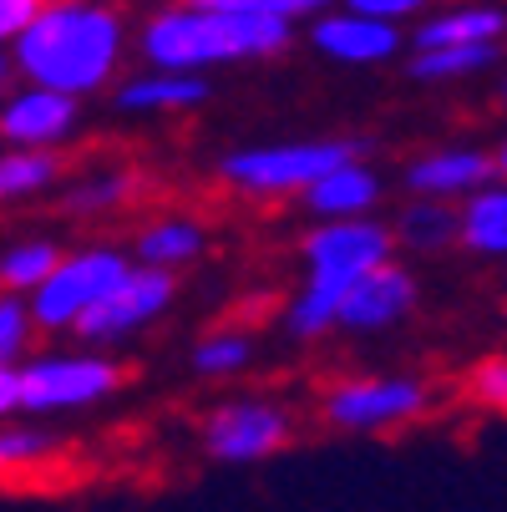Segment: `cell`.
<instances>
[{
  "label": "cell",
  "mask_w": 507,
  "mask_h": 512,
  "mask_svg": "<svg viewBox=\"0 0 507 512\" xmlns=\"http://www.w3.org/2000/svg\"><path fill=\"white\" fill-rule=\"evenodd\" d=\"M132 36L117 0H46V11L6 46L0 77L87 102L117 82Z\"/></svg>",
  "instance_id": "cell-1"
},
{
  "label": "cell",
  "mask_w": 507,
  "mask_h": 512,
  "mask_svg": "<svg viewBox=\"0 0 507 512\" xmlns=\"http://www.w3.org/2000/svg\"><path fill=\"white\" fill-rule=\"evenodd\" d=\"M289 41H295V26L264 11H198L183 0H168L137 21L142 61L153 71H178V77H203L234 61H264L279 56Z\"/></svg>",
  "instance_id": "cell-2"
},
{
  "label": "cell",
  "mask_w": 507,
  "mask_h": 512,
  "mask_svg": "<svg viewBox=\"0 0 507 512\" xmlns=\"http://www.w3.org/2000/svg\"><path fill=\"white\" fill-rule=\"evenodd\" d=\"M396 259V234L386 218H350V224H310L300 239L305 279L284 305V335L289 340H320L340 325V310L350 289Z\"/></svg>",
  "instance_id": "cell-3"
},
{
  "label": "cell",
  "mask_w": 507,
  "mask_h": 512,
  "mask_svg": "<svg viewBox=\"0 0 507 512\" xmlns=\"http://www.w3.org/2000/svg\"><path fill=\"white\" fill-rule=\"evenodd\" d=\"M366 158L360 137H315V142H269V148H234L219 158V183L274 203V198H305L325 173Z\"/></svg>",
  "instance_id": "cell-4"
},
{
  "label": "cell",
  "mask_w": 507,
  "mask_h": 512,
  "mask_svg": "<svg viewBox=\"0 0 507 512\" xmlns=\"http://www.w3.org/2000/svg\"><path fill=\"white\" fill-rule=\"evenodd\" d=\"M127 274H132V249H117V244L66 249L56 274L31 295L36 330H46V335H77L82 320L112 295Z\"/></svg>",
  "instance_id": "cell-5"
},
{
  "label": "cell",
  "mask_w": 507,
  "mask_h": 512,
  "mask_svg": "<svg viewBox=\"0 0 507 512\" xmlns=\"http://www.w3.org/2000/svg\"><path fill=\"white\" fill-rule=\"evenodd\" d=\"M431 411V386L411 371H366L340 376L320 396V421L350 436H381L421 421Z\"/></svg>",
  "instance_id": "cell-6"
},
{
  "label": "cell",
  "mask_w": 507,
  "mask_h": 512,
  "mask_svg": "<svg viewBox=\"0 0 507 512\" xmlns=\"http://www.w3.org/2000/svg\"><path fill=\"white\" fill-rule=\"evenodd\" d=\"M21 371V416H61L92 411L97 401L117 396L122 365L92 345L82 350H41L16 365Z\"/></svg>",
  "instance_id": "cell-7"
},
{
  "label": "cell",
  "mask_w": 507,
  "mask_h": 512,
  "mask_svg": "<svg viewBox=\"0 0 507 512\" xmlns=\"http://www.w3.org/2000/svg\"><path fill=\"white\" fill-rule=\"evenodd\" d=\"M295 442V411L274 396H229L203 416V452L224 467H254Z\"/></svg>",
  "instance_id": "cell-8"
},
{
  "label": "cell",
  "mask_w": 507,
  "mask_h": 512,
  "mask_svg": "<svg viewBox=\"0 0 507 512\" xmlns=\"http://www.w3.org/2000/svg\"><path fill=\"white\" fill-rule=\"evenodd\" d=\"M173 300H178V279H173V274L132 264V274H127V279L112 289V295L82 320L77 340L92 345V350L122 345V340H132L137 330H148L153 320H163V315L173 310Z\"/></svg>",
  "instance_id": "cell-9"
},
{
  "label": "cell",
  "mask_w": 507,
  "mask_h": 512,
  "mask_svg": "<svg viewBox=\"0 0 507 512\" xmlns=\"http://www.w3.org/2000/svg\"><path fill=\"white\" fill-rule=\"evenodd\" d=\"M82 127V102L46 87H16L0 107V137L21 153H56Z\"/></svg>",
  "instance_id": "cell-10"
},
{
  "label": "cell",
  "mask_w": 507,
  "mask_h": 512,
  "mask_svg": "<svg viewBox=\"0 0 507 512\" xmlns=\"http://www.w3.org/2000/svg\"><path fill=\"white\" fill-rule=\"evenodd\" d=\"M411 198H431V203H467L482 188L497 183V158L487 148H431L421 158L406 163L401 173Z\"/></svg>",
  "instance_id": "cell-11"
},
{
  "label": "cell",
  "mask_w": 507,
  "mask_h": 512,
  "mask_svg": "<svg viewBox=\"0 0 507 512\" xmlns=\"http://www.w3.org/2000/svg\"><path fill=\"white\" fill-rule=\"evenodd\" d=\"M310 46L340 66H381L406 46V31L371 21V16H355V11H330L310 26Z\"/></svg>",
  "instance_id": "cell-12"
},
{
  "label": "cell",
  "mask_w": 507,
  "mask_h": 512,
  "mask_svg": "<svg viewBox=\"0 0 507 512\" xmlns=\"http://www.w3.org/2000/svg\"><path fill=\"white\" fill-rule=\"evenodd\" d=\"M411 310H416V274L401 259H391V264H381L376 274H366L350 289V300L340 310V330H355V335L391 330Z\"/></svg>",
  "instance_id": "cell-13"
},
{
  "label": "cell",
  "mask_w": 507,
  "mask_h": 512,
  "mask_svg": "<svg viewBox=\"0 0 507 512\" xmlns=\"http://www.w3.org/2000/svg\"><path fill=\"white\" fill-rule=\"evenodd\" d=\"M381 198H386L381 168L366 163V158H355V163L325 173V178L300 198V208L310 213V224H350V218H376Z\"/></svg>",
  "instance_id": "cell-14"
},
{
  "label": "cell",
  "mask_w": 507,
  "mask_h": 512,
  "mask_svg": "<svg viewBox=\"0 0 507 512\" xmlns=\"http://www.w3.org/2000/svg\"><path fill=\"white\" fill-rule=\"evenodd\" d=\"M507 11L497 0H457V6L426 11L411 31L416 51H452V46H502Z\"/></svg>",
  "instance_id": "cell-15"
},
{
  "label": "cell",
  "mask_w": 507,
  "mask_h": 512,
  "mask_svg": "<svg viewBox=\"0 0 507 512\" xmlns=\"http://www.w3.org/2000/svg\"><path fill=\"white\" fill-rule=\"evenodd\" d=\"M208 249V229L188 213H163V218H148L137 234H132V264L142 269H163V274H178L183 264L203 259Z\"/></svg>",
  "instance_id": "cell-16"
},
{
  "label": "cell",
  "mask_w": 507,
  "mask_h": 512,
  "mask_svg": "<svg viewBox=\"0 0 507 512\" xmlns=\"http://www.w3.org/2000/svg\"><path fill=\"white\" fill-rule=\"evenodd\" d=\"M117 112L127 117H158V112H188L198 102H208V82L203 77H178V71H137L112 87Z\"/></svg>",
  "instance_id": "cell-17"
},
{
  "label": "cell",
  "mask_w": 507,
  "mask_h": 512,
  "mask_svg": "<svg viewBox=\"0 0 507 512\" xmlns=\"http://www.w3.org/2000/svg\"><path fill=\"white\" fill-rule=\"evenodd\" d=\"M391 234H396L401 254H442V249L462 244V208L431 203V198H411L406 208H396Z\"/></svg>",
  "instance_id": "cell-18"
},
{
  "label": "cell",
  "mask_w": 507,
  "mask_h": 512,
  "mask_svg": "<svg viewBox=\"0 0 507 512\" xmlns=\"http://www.w3.org/2000/svg\"><path fill=\"white\" fill-rule=\"evenodd\" d=\"M462 249L477 259H507V183L462 203Z\"/></svg>",
  "instance_id": "cell-19"
},
{
  "label": "cell",
  "mask_w": 507,
  "mask_h": 512,
  "mask_svg": "<svg viewBox=\"0 0 507 512\" xmlns=\"http://www.w3.org/2000/svg\"><path fill=\"white\" fill-rule=\"evenodd\" d=\"M66 259V249L56 239H16L6 244L0 254V284H6V295H36V289L56 274V264Z\"/></svg>",
  "instance_id": "cell-20"
},
{
  "label": "cell",
  "mask_w": 507,
  "mask_h": 512,
  "mask_svg": "<svg viewBox=\"0 0 507 512\" xmlns=\"http://www.w3.org/2000/svg\"><path fill=\"white\" fill-rule=\"evenodd\" d=\"M132 193H137V173L132 168H97V173H82L77 183L61 188V208L71 218H97V213L122 208Z\"/></svg>",
  "instance_id": "cell-21"
},
{
  "label": "cell",
  "mask_w": 507,
  "mask_h": 512,
  "mask_svg": "<svg viewBox=\"0 0 507 512\" xmlns=\"http://www.w3.org/2000/svg\"><path fill=\"white\" fill-rule=\"evenodd\" d=\"M193 371L203 381H234L249 371V360H254V340L234 325H219V330H208L198 345H193Z\"/></svg>",
  "instance_id": "cell-22"
},
{
  "label": "cell",
  "mask_w": 507,
  "mask_h": 512,
  "mask_svg": "<svg viewBox=\"0 0 507 512\" xmlns=\"http://www.w3.org/2000/svg\"><path fill=\"white\" fill-rule=\"evenodd\" d=\"M61 158L56 153H21V148H6L0 158V193L11 203H26V198H41L51 188H61Z\"/></svg>",
  "instance_id": "cell-23"
},
{
  "label": "cell",
  "mask_w": 507,
  "mask_h": 512,
  "mask_svg": "<svg viewBox=\"0 0 507 512\" xmlns=\"http://www.w3.org/2000/svg\"><path fill=\"white\" fill-rule=\"evenodd\" d=\"M502 46H452V51H411V77L416 82H462L477 71L497 66Z\"/></svg>",
  "instance_id": "cell-24"
},
{
  "label": "cell",
  "mask_w": 507,
  "mask_h": 512,
  "mask_svg": "<svg viewBox=\"0 0 507 512\" xmlns=\"http://www.w3.org/2000/svg\"><path fill=\"white\" fill-rule=\"evenodd\" d=\"M51 452H56V436L46 426H21L16 421V426H6V436H0V467H6L11 477L51 462Z\"/></svg>",
  "instance_id": "cell-25"
},
{
  "label": "cell",
  "mask_w": 507,
  "mask_h": 512,
  "mask_svg": "<svg viewBox=\"0 0 507 512\" xmlns=\"http://www.w3.org/2000/svg\"><path fill=\"white\" fill-rule=\"evenodd\" d=\"M462 396L477 411L507 416V355H482L472 371H467V381H462Z\"/></svg>",
  "instance_id": "cell-26"
},
{
  "label": "cell",
  "mask_w": 507,
  "mask_h": 512,
  "mask_svg": "<svg viewBox=\"0 0 507 512\" xmlns=\"http://www.w3.org/2000/svg\"><path fill=\"white\" fill-rule=\"evenodd\" d=\"M31 330H36V315H31V300L26 295H0V365H21L31 360Z\"/></svg>",
  "instance_id": "cell-27"
},
{
  "label": "cell",
  "mask_w": 507,
  "mask_h": 512,
  "mask_svg": "<svg viewBox=\"0 0 507 512\" xmlns=\"http://www.w3.org/2000/svg\"><path fill=\"white\" fill-rule=\"evenodd\" d=\"M340 6V0H249L244 11H264V16H274V21H289V26H300V21H320V16H330Z\"/></svg>",
  "instance_id": "cell-28"
},
{
  "label": "cell",
  "mask_w": 507,
  "mask_h": 512,
  "mask_svg": "<svg viewBox=\"0 0 507 512\" xmlns=\"http://www.w3.org/2000/svg\"><path fill=\"white\" fill-rule=\"evenodd\" d=\"M431 0H340V11H355V16H371V21H386V26H406L411 16H421Z\"/></svg>",
  "instance_id": "cell-29"
},
{
  "label": "cell",
  "mask_w": 507,
  "mask_h": 512,
  "mask_svg": "<svg viewBox=\"0 0 507 512\" xmlns=\"http://www.w3.org/2000/svg\"><path fill=\"white\" fill-rule=\"evenodd\" d=\"M46 11V0H0V36H6V46Z\"/></svg>",
  "instance_id": "cell-30"
},
{
  "label": "cell",
  "mask_w": 507,
  "mask_h": 512,
  "mask_svg": "<svg viewBox=\"0 0 507 512\" xmlns=\"http://www.w3.org/2000/svg\"><path fill=\"white\" fill-rule=\"evenodd\" d=\"M0 411L21 416V371L16 365H0Z\"/></svg>",
  "instance_id": "cell-31"
},
{
  "label": "cell",
  "mask_w": 507,
  "mask_h": 512,
  "mask_svg": "<svg viewBox=\"0 0 507 512\" xmlns=\"http://www.w3.org/2000/svg\"><path fill=\"white\" fill-rule=\"evenodd\" d=\"M492 158H497V183H507V142H502V148H497Z\"/></svg>",
  "instance_id": "cell-32"
},
{
  "label": "cell",
  "mask_w": 507,
  "mask_h": 512,
  "mask_svg": "<svg viewBox=\"0 0 507 512\" xmlns=\"http://www.w3.org/2000/svg\"><path fill=\"white\" fill-rule=\"evenodd\" d=\"M502 97H507V77H502Z\"/></svg>",
  "instance_id": "cell-33"
}]
</instances>
